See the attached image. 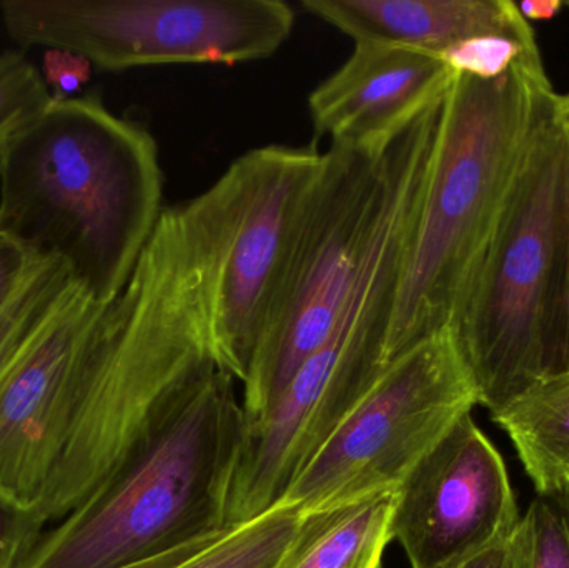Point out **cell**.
<instances>
[{
  "mask_svg": "<svg viewBox=\"0 0 569 568\" xmlns=\"http://www.w3.org/2000/svg\"><path fill=\"white\" fill-rule=\"evenodd\" d=\"M217 370L202 267L179 207H170L126 289L103 310L39 519L59 524L99 497Z\"/></svg>",
  "mask_w": 569,
  "mask_h": 568,
  "instance_id": "obj_1",
  "label": "cell"
},
{
  "mask_svg": "<svg viewBox=\"0 0 569 568\" xmlns=\"http://www.w3.org/2000/svg\"><path fill=\"white\" fill-rule=\"evenodd\" d=\"M162 199L156 139L97 96L53 99L0 146V232L33 259L62 260L100 303L129 283Z\"/></svg>",
  "mask_w": 569,
  "mask_h": 568,
  "instance_id": "obj_2",
  "label": "cell"
},
{
  "mask_svg": "<svg viewBox=\"0 0 569 568\" xmlns=\"http://www.w3.org/2000/svg\"><path fill=\"white\" fill-rule=\"evenodd\" d=\"M553 96L541 57L493 80L455 76L401 266L387 366L451 326Z\"/></svg>",
  "mask_w": 569,
  "mask_h": 568,
  "instance_id": "obj_3",
  "label": "cell"
},
{
  "mask_svg": "<svg viewBox=\"0 0 569 568\" xmlns=\"http://www.w3.org/2000/svg\"><path fill=\"white\" fill-rule=\"evenodd\" d=\"M246 426L237 380L217 370L136 462L43 534L20 568H123L233 529L227 514Z\"/></svg>",
  "mask_w": 569,
  "mask_h": 568,
  "instance_id": "obj_4",
  "label": "cell"
},
{
  "mask_svg": "<svg viewBox=\"0 0 569 568\" xmlns=\"http://www.w3.org/2000/svg\"><path fill=\"white\" fill-rule=\"evenodd\" d=\"M568 162L550 106L451 320L478 403L491 413L510 406L547 370Z\"/></svg>",
  "mask_w": 569,
  "mask_h": 568,
  "instance_id": "obj_5",
  "label": "cell"
},
{
  "mask_svg": "<svg viewBox=\"0 0 569 568\" xmlns=\"http://www.w3.org/2000/svg\"><path fill=\"white\" fill-rule=\"evenodd\" d=\"M323 163L315 147H257L179 207L206 277L217 362L240 386Z\"/></svg>",
  "mask_w": 569,
  "mask_h": 568,
  "instance_id": "obj_6",
  "label": "cell"
},
{
  "mask_svg": "<svg viewBox=\"0 0 569 568\" xmlns=\"http://www.w3.org/2000/svg\"><path fill=\"white\" fill-rule=\"evenodd\" d=\"M381 149L330 146L308 197L276 300L242 382L247 420L266 412L337 327L383 202Z\"/></svg>",
  "mask_w": 569,
  "mask_h": 568,
  "instance_id": "obj_7",
  "label": "cell"
},
{
  "mask_svg": "<svg viewBox=\"0 0 569 568\" xmlns=\"http://www.w3.org/2000/svg\"><path fill=\"white\" fill-rule=\"evenodd\" d=\"M0 16L20 46L67 50L102 70L252 62L295 26L280 0H7Z\"/></svg>",
  "mask_w": 569,
  "mask_h": 568,
  "instance_id": "obj_8",
  "label": "cell"
},
{
  "mask_svg": "<svg viewBox=\"0 0 569 568\" xmlns=\"http://www.w3.org/2000/svg\"><path fill=\"white\" fill-rule=\"evenodd\" d=\"M475 406L473 382L447 327L387 367L295 477L282 502L308 516L397 492Z\"/></svg>",
  "mask_w": 569,
  "mask_h": 568,
  "instance_id": "obj_9",
  "label": "cell"
},
{
  "mask_svg": "<svg viewBox=\"0 0 569 568\" xmlns=\"http://www.w3.org/2000/svg\"><path fill=\"white\" fill-rule=\"evenodd\" d=\"M107 303L72 283L0 379V499L39 517Z\"/></svg>",
  "mask_w": 569,
  "mask_h": 568,
  "instance_id": "obj_10",
  "label": "cell"
},
{
  "mask_svg": "<svg viewBox=\"0 0 569 568\" xmlns=\"http://www.w3.org/2000/svg\"><path fill=\"white\" fill-rule=\"evenodd\" d=\"M520 520L507 466L467 413L398 487L391 540L411 568H443L513 536Z\"/></svg>",
  "mask_w": 569,
  "mask_h": 568,
  "instance_id": "obj_11",
  "label": "cell"
},
{
  "mask_svg": "<svg viewBox=\"0 0 569 568\" xmlns=\"http://www.w3.org/2000/svg\"><path fill=\"white\" fill-rule=\"evenodd\" d=\"M455 76L435 53L355 43L340 69L310 93L315 136L327 137L330 146L387 147L445 99Z\"/></svg>",
  "mask_w": 569,
  "mask_h": 568,
  "instance_id": "obj_12",
  "label": "cell"
},
{
  "mask_svg": "<svg viewBox=\"0 0 569 568\" xmlns=\"http://www.w3.org/2000/svg\"><path fill=\"white\" fill-rule=\"evenodd\" d=\"M303 9L355 43L408 47L435 56L471 37L537 42L511 0H305Z\"/></svg>",
  "mask_w": 569,
  "mask_h": 568,
  "instance_id": "obj_13",
  "label": "cell"
},
{
  "mask_svg": "<svg viewBox=\"0 0 569 568\" xmlns=\"http://www.w3.org/2000/svg\"><path fill=\"white\" fill-rule=\"evenodd\" d=\"M395 496L378 494L301 516L276 568H380L391 542Z\"/></svg>",
  "mask_w": 569,
  "mask_h": 568,
  "instance_id": "obj_14",
  "label": "cell"
},
{
  "mask_svg": "<svg viewBox=\"0 0 569 568\" xmlns=\"http://www.w3.org/2000/svg\"><path fill=\"white\" fill-rule=\"evenodd\" d=\"M491 420L510 437L538 496L569 494V372L538 380Z\"/></svg>",
  "mask_w": 569,
  "mask_h": 568,
  "instance_id": "obj_15",
  "label": "cell"
},
{
  "mask_svg": "<svg viewBox=\"0 0 569 568\" xmlns=\"http://www.w3.org/2000/svg\"><path fill=\"white\" fill-rule=\"evenodd\" d=\"M301 514L288 504L242 526L173 568H276L300 526Z\"/></svg>",
  "mask_w": 569,
  "mask_h": 568,
  "instance_id": "obj_16",
  "label": "cell"
},
{
  "mask_svg": "<svg viewBox=\"0 0 569 568\" xmlns=\"http://www.w3.org/2000/svg\"><path fill=\"white\" fill-rule=\"evenodd\" d=\"M73 280L62 260H37L0 310V379Z\"/></svg>",
  "mask_w": 569,
  "mask_h": 568,
  "instance_id": "obj_17",
  "label": "cell"
},
{
  "mask_svg": "<svg viewBox=\"0 0 569 568\" xmlns=\"http://www.w3.org/2000/svg\"><path fill=\"white\" fill-rule=\"evenodd\" d=\"M517 536L523 568H569V494L538 496Z\"/></svg>",
  "mask_w": 569,
  "mask_h": 568,
  "instance_id": "obj_18",
  "label": "cell"
},
{
  "mask_svg": "<svg viewBox=\"0 0 569 568\" xmlns=\"http://www.w3.org/2000/svg\"><path fill=\"white\" fill-rule=\"evenodd\" d=\"M52 102L42 72L22 52L0 53V146Z\"/></svg>",
  "mask_w": 569,
  "mask_h": 568,
  "instance_id": "obj_19",
  "label": "cell"
},
{
  "mask_svg": "<svg viewBox=\"0 0 569 568\" xmlns=\"http://www.w3.org/2000/svg\"><path fill=\"white\" fill-rule=\"evenodd\" d=\"M453 73L493 80L510 72L521 60L541 57L537 42L507 36H480L461 40L440 53Z\"/></svg>",
  "mask_w": 569,
  "mask_h": 568,
  "instance_id": "obj_20",
  "label": "cell"
},
{
  "mask_svg": "<svg viewBox=\"0 0 569 568\" xmlns=\"http://www.w3.org/2000/svg\"><path fill=\"white\" fill-rule=\"evenodd\" d=\"M569 372V162L558 223L557 283L545 377ZM543 377V379H545Z\"/></svg>",
  "mask_w": 569,
  "mask_h": 568,
  "instance_id": "obj_21",
  "label": "cell"
},
{
  "mask_svg": "<svg viewBox=\"0 0 569 568\" xmlns=\"http://www.w3.org/2000/svg\"><path fill=\"white\" fill-rule=\"evenodd\" d=\"M46 534L36 514L0 499V568H20Z\"/></svg>",
  "mask_w": 569,
  "mask_h": 568,
  "instance_id": "obj_22",
  "label": "cell"
},
{
  "mask_svg": "<svg viewBox=\"0 0 569 568\" xmlns=\"http://www.w3.org/2000/svg\"><path fill=\"white\" fill-rule=\"evenodd\" d=\"M89 60L67 50L49 49L43 57V79L56 100L70 99L90 79Z\"/></svg>",
  "mask_w": 569,
  "mask_h": 568,
  "instance_id": "obj_23",
  "label": "cell"
},
{
  "mask_svg": "<svg viewBox=\"0 0 569 568\" xmlns=\"http://www.w3.org/2000/svg\"><path fill=\"white\" fill-rule=\"evenodd\" d=\"M37 260L39 259L29 256V252L16 240L0 232V310L19 289Z\"/></svg>",
  "mask_w": 569,
  "mask_h": 568,
  "instance_id": "obj_24",
  "label": "cell"
},
{
  "mask_svg": "<svg viewBox=\"0 0 569 568\" xmlns=\"http://www.w3.org/2000/svg\"><path fill=\"white\" fill-rule=\"evenodd\" d=\"M443 568H523L517 532Z\"/></svg>",
  "mask_w": 569,
  "mask_h": 568,
  "instance_id": "obj_25",
  "label": "cell"
},
{
  "mask_svg": "<svg viewBox=\"0 0 569 568\" xmlns=\"http://www.w3.org/2000/svg\"><path fill=\"white\" fill-rule=\"evenodd\" d=\"M223 532L217 534V536L209 537V539L199 540V542L190 544V546L182 547V549L173 550V552L166 554V556L157 557V559L146 560V562L133 564V566L123 567V568H173L182 564L183 560L190 559V557L199 554L200 550L209 547L210 544L216 542L217 539L226 534Z\"/></svg>",
  "mask_w": 569,
  "mask_h": 568,
  "instance_id": "obj_26",
  "label": "cell"
},
{
  "mask_svg": "<svg viewBox=\"0 0 569 568\" xmlns=\"http://www.w3.org/2000/svg\"><path fill=\"white\" fill-rule=\"evenodd\" d=\"M517 7L521 16L527 20H545L557 16L563 9L565 2H561V0H547V2H543V0H530V2H517Z\"/></svg>",
  "mask_w": 569,
  "mask_h": 568,
  "instance_id": "obj_27",
  "label": "cell"
},
{
  "mask_svg": "<svg viewBox=\"0 0 569 568\" xmlns=\"http://www.w3.org/2000/svg\"><path fill=\"white\" fill-rule=\"evenodd\" d=\"M551 119L569 152V90L565 93L555 92L551 100Z\"/></svg>",
  "mask_w": 569,
  "mask_h": 568,
  "instance_id": "obj_28",
  "label": "cell"
},
{
  "mask_svg": "<svg viewBox=\"0 0 569 568\" xmlns=\"http://www.w3.org/2000/svg\"><path fill=\"white\" fill-rule=\"evenodd\" d=\"M565 7H569V2H565Z\"/></svg>",
  "mask_w": 569,
  "mask_h": 568,
  "instance_id": "obj_29",
  "label": "cell"
}]
</instances>
